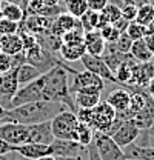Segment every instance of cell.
Returning a JSON list of instances; mask_svg holds the SVG:
<instances>
[{
    "label": "cell",
    "instance_id": "obj_1",
    "mask_svg": "<svg viewBox=\"0 0 154 160\" xmlns=\"http://www.w3.org/2000/svg\"><path fill=\"white\" fill-rule=\"evenodd\" d=\"M63 109H68V106L62 102L37 100V102L25 103V105L16 106L13 109H8V114L2 120V123H6V122H16V123H22V125L43 123V122L53 120Z\"/></svg>",
    "mask_w": 154,
    "mask_h": 160
},
{
    "label": "cell",
    "instance_id": "obj_2",
    "mask_svg": "<svg viewBox=\"0 0 154 160\" xmlns=\"http://www.w3.org/2000/svg\"><path fill=\"white\" fill-rule=\"evenodd\" d=\"M77 119L83 123H88L96 132H103L106 134V131L110 129L111 123L116 119V109L106 103L105 100L100 102L97 106L91 109H77Z\"/></svg>",
    "mask_w": 154,
    "mask_h": 160
},
{
    "label": "cell",
    "instance_id": "obj_3",
    "mask_svg": "<svg viewBox=\"0 0 154 160\" xmlns=\"http://www.w3.org/2000/svg\"><path fill=\"white\" fill-rule=\"evenodd\" d=\"M77 126H79L77 114L69 111V109L60 111L57 116L51 120V128H53L54 139L76 140Z\"/></svg>",
    "mask_w": 154,
    "mask_h": 160
},
{
    "label": "cell",
    "instance_id": "obj_4",
    "mask_svg": "<svg viewBox=\"0 0 154 160\" xmlns=\"http://www.w3.org/2000/svg\"><path fill=\"white\" fill-rule=\"evenodd\" d=\"M94 145L102 160H126L123 149L110 136L94 131Z\"/></svg>",
    "mask_w": 154,
    "mask_h": 160
},
{
    "label": "cell",
    "instance_id": "obj_5",
    "mask_svg": "<svg viewBox=\"0 0 154 160\" xmlns=\"http://www.w3.org/2000/svg\"><path fill=\"white\" fill-rule=\"evenodd\" d=\"M0 139L8 142L9 145L19 146L29 142V126L16 122L0 123Z\"/></svg>",
    "mask_w": 154,
    "mask_h": 160
},
{
    "label": "cell",
    "instance_id": "obj_6",
    "mask_svg": "<svg viewBox=\"0 0 154 160\" xmlns=\"http://www.w3.org/2000/svg\"><path fill=\"white\" fill-rule=\"evenodd\" d=\"M37 100H43V89H42V79L40 77L20 86L16 96L13 97L11 109L16 106H20V105H25V103L37 102Z\"/></svg>",
    "mask_w": 154,
    "mask_h": 160
},
{
    "label": "cell",
    "instance_id": "obj_7",
    "mask_svg": "<svg viewBox=\"0 0 154 160\" xmlns=\"http://www.w3.org/2000/svg\"><path fill=\"white\" fill-rule=\"evenodd\" d=\"M51 154L56 157H82L88 156V146L80 145L76 140L54 139L49 145Z\"/></svg>",
    "mask_w": 154,
    "mask_h": 160
},
{
    "label": "cell",
    "instance_id": "obj_8",
    "mask_svg": "<svg viewBox=\"0 0 154 160\" xmlns=\"http://www.w3.org/2000/svg\"><path fill=\"white\" fill-rule=\"evenodd\" d=\"M20 88L16 69L0 76V105L5 109H11V102Z\"/></svg>",
    "mask_w": 154,
    "mask_h": 160
},
{
    "label": "cell",
    "instance_id": "obj_9",
    "mask_svg": "<svg viewBox=\"0 0 154 160\" xmlns=\"http://www.w3.org/2000/svg\"><path fill=\"white\" fill-rule=\"evenodd\" d=\"M80 63L85 69L91 71L97 74L100 79H103L105 82H110V83H116V76L114 72L110 69V66L105 63V60L102 57H97V56H91V54H85L82 59H80Z\"/></svg>",
    "mask_w": 154,
    "mask_h": 160
},
{
    "label": "cell",
    "instance_id": "obj_10",
    "mask_svg": "<svg viewBox=\"0 0 154 160\" xmlns=\"http://www.w3.org/2000/svg\"><path fill=\"white\" fill-rule=\"evenodd\" d=\"M105 80L100 79L97 74L85 69V71H79L77 74H74V80L73 83L69 85V91L71 94L76 92L79 89H85V88H93V89H97V91H103L105 88Z\"/></svg>",
    "mask_w": 154,
    "mask_h": 160
},
{
    "label": "cell",
    "instance_id": "obj_11",
    "mask_svg": "<svg viewBox=\"0 0 154 160\" xmlns=\"http://www.w3.org/2000/svg\"><path fill=\"white\" fill-rule=\"evenodd\" d=\"M139 136H140V129L133 123V120H125L117 128V131L111 136V139L114 140L120 148H123L130 143H134L136 140L139 139Z\"/></svg>",
    "mask_w": 154,
    "mask_h": 160
},
{
    "label": "cell",
    "instance_id": "obj_12",
    "mask_svg": "<svg viewBox=\"0 0 154 160\" xmlns=\"http://www.w3.org/2000/svg\"><path fill=\"white\" fill-rule=\"evenodd\" d=\"M73 97L77 109H91L102 102V92L93 88H85L73 92Z\"/></svg>",
    "mask_w": 154,
    "mask_h": 160
},
{
    "label": "cell",
    "instance_id": "obj_13",
    "mask_svg": "<svg viewBox=\"0 0 154 160\" xmlns=\"http://www.w3.org/2000/svg\"><path fill=\"white\" fill-rule=\"evenodd\" d=\"M154 77V66L153 62H142V63H136L133 68V74L131 79L128 82V85H136V86H142L146 88L150 80Z\"/></svg>",
    "mask_w": 154,
    "mask_h": 160
},
{
    "label": "cell",
    "instance_id": "obj_14",
    "mask_svg": "<svg viewBox=\"0 0 154 160\" xmlns=\"http://www.w3.org/2000/svg\"><path fill=\"white\" fill-rule=\"evenodd\" d=\"M29 126V142L28 143H42V145H51L54 140L53 128H51V120L36 123V125H28Z\"/></svg>",
    "mask_w": 154,
    "mask_h": 160
},
{
    "label": "cell",
    "instance_id": "obj_15",
    "mask_svg": "<svg viewBox=\"0 0 154 160\" xmlns=\"http://www.w3.org/2000/svg\"><path fill=\"white\" fill-rule=\"evenodd\" d=\"M13 152L19 154L22 159L37 160L43 156L51 154V148H49V145H42V143H23L19 146H14Z\"/></svg>",
    "mask_w": 154,
    "mask_h": 160
},
{
    "label": "cell",
    "instance_id": "obj_16",
    "mask_svg": "<svg viewBox=\"0 0 154 160\" xmlns=\"http://www.w3.org/2000/svg\"><path fill=\"white\" fill-rule=\"evenodd\" d=\"M116 85V83H114ZM117 88H114L113 91L108 92L106 96V103H110L113 108L116 109V112H122V111H126L128 106H130V100H131V92L126 91L125 88L116 85Z\"/></svg>",
    "mask_w": 154,
    "mask_h": 160
},
{
    "label": "cell",
    "instance_id": "obj_17",
    "mask_svg": "<svg viewBox=\"0 0 154 160\" xmlns=\"http://www.w3.org/2000/svg\"><path fill=\"white\" fill-rule=\"evenodd\" d=\"M131 120L136 126L140 129V131H146L154 122V99L151 96H148L146 99V105L143 106L142 111H139L137 114L131 116Z\"/></svg>",
    "mask_w": 154,
    "mask_h": 160
},
{
    "label": "cell",
    "instance_id": "obj_18",
    "mask_svg": "<svg viewBox=\"0 0 154 160\" xmlns=\"http://www.w3.org/2000/svg\"><path fill=\"white\" fill-rule=\"evenodd\" d=\"M77 26H80L79 19L73 17V16H71V14H68V12H63V14L57 16L56 19H53L51 29H49V31H51L54 36L62 37L65 32H68V31L74 29V28H77Z\"/></svg>",
    "mask_w": 154,
    "mask_h": 160
},
{
    "label": "cell",
    "instance_id": "obj_19",
    "mask_svg": "<svg viewBox=\"0 0 154 160\" xmlns=\"http://www.w3.org/2000/svg\"><path fill=\"white\" fill-rule=\"evenodd\" d=\"M83 43H85V48H86V52H88V54L102 57V54H103V51H105L106 42H105L103 37L100 36V31H99V29L85 32V36H83Z\"/></svg>",
    "mask_w": 154,
    "mask_h": 160
},
{
    "label": "cell",
    "instance_id": "obj_20",
    "mask_svg": "<svg viewBox=\"0 0 154 160\" xmlns=\"http://www.w3.org/2000/svg\"><path fill=\"white\" fill-rule=\"evenodd\" d=\"M126 159H142V160H154V146H140L137 143H130L122 148Z\"/></svg>",
    "mask_w": 154,
    "mask_h": 160
},
{
    "label": "cell",
    "instance_id": "obj_21",
    "mask_svg": "<svg viewBox=\"0 0 154 160\" xmlns=\"http://www.w3.org/2000/svg\"><path fill=\"white\" fill-rule=\"evenodd\" d=\"M23 51V43L20 39L19 32L17 34H6V36H0V52L9 54V56H16Z\"/></svg>",
    "mask_w": 154,
    "mask_h": 160
},
{
    "label": "cell",
    "instance_id": "obj_22",
    "mask_svg": "<svg viewBox=\"0 0 154 160\" xmlns=\"http://www.w3.org/2000/svg\"><path fill=\"white\" fill-rule=\"evenodd\" d=\"M86 54V48L85 43H79V45H63L59 49V56L60 59L65 62H80V59Z\"/></svg>",
    "mask_w": 154,
    "mask_h": 160
},
{
    "label": "cell",
    "instance_id": "obj_23",
    "mask_svg": "<svg viewBox=\"0 0 154 160\" xmlns=\"http://www.w3.org/2000/svg\"><path fill=\"white\" fill-rule=\"evenodd\" d=\"M16 74H17L19 85L23 86V85H26V83H29V82H33V80L38 79L43 72L38 69L37 66H34V65L25 62V63H22L20 66L16 68Z\"/></svg>",
    "mask_w": 154,
    "mask_h": 160
},
{
    "label": "cell",
    "instance_id": "obj_24",
    "mask_svg": "<svg viewBox=\"0 0 154 160\" xmlns=\"http://www.w3.org/2000/svg\"><path fill=\"white\" fill-rule=\"evenodd\" d=\"M122 17V8L117 6L114 3H110L100 11V22H99V29L103 28L108 23H114L116 20H119Z\"/></svg>",
    "mask_w": 154,
    "mask_h": 160
},
{
    "label": "cell",
    "instance_id": "obj_25",
    "mask_svg": "<svg viewBox=\"0 0 154 160\" xmlns=\"http://www.w3.org/2000/svg\"><path fill=\"white\" fill-rule=\"evenodd\" d=\"M0 17L8 20H13V22H17L20 23L22 20L25 19V11L20 5L16 3H8V2H3L2 3V11H0Z\"/></svg>",
    "mask_w": 154,
    "mask_h": 160
},
{
    "label": "cell",
    "instance_id": "obj_26",
    "mask_svg": "<svg viewBox=\"0 0 154 160\" xmlns=\"http://www.w3.org/2000/svg\"><path fill=\"white\" fill-rule=\"evenodd\" d=\"M130 54H131L139 63H142V62H150V60H153V56H154L153 52L148 49V46H146V43L143 42V39L134 40V42H133L131 49H130Z\"/></svg>",
    "mask_w": 154,
    "mask_h": 160
},
{
    "label": "cell",
    "instance_id": "obj_27",
    "mask_svg": "<svg viewBox=\"0 0 154 160\" xmlns=\"http://www.w3.org/2000/svg\"><path fill=\"white\" fill-rule=\"evenodd\" d=\"M99 22H100V12H96V11H93V9H88V11L79 19V23H80V26H82V29H83L85 32L99 29Z\"/></svg>",
    "mask_w": 154,
    "mask_h": 160
},
{
    "label": "cell",
    "instance_id": "obj_28",
    "mask_svg": "<svg viewBox=\"0 0 154 160\" xmlns=\"http://www.w3.org/2000/svg\"><path fill=\"white\" fill-rule=\"evenodd\" d=\"M94 140V129L88 125L79 120V126H77V132H76V142H79L83 146H90Z\"/></svg>",
    "mask_w": 154,
    "mask_h": 160
},
{
    "label": "cell",
    "instance_id": "obj_29",
    "mask_svg": "<svg viewBox=\"0 0 154 160\" xmlns=\"http://www.w3.org/2000/svg\"><path fill=\"white\" fill-rule=\"evenodd\" d=\"M153 20H154V6L151 3H143V5L137 6V17H136L137 23H140L143 26H148Z\"/></svg>",
    "mask_w": 154,
    "mask_h": 160
},
{
    "label": "cell",
    "instance_id": "obj_30",
    "mask_svg": "<svg viewBox=\"0 0 154 160\" xmlns=\"http://www.w3.org/2000/svg\"><path fill=\"white\" fill-rule=\"evenodd\" d=\"M65 8L68 14H71L76 19H80L88 11V2L86 0H66Z\"/></svg>",
    "mask_w": 154,
    "mask_h": 160
},
{
    "label": "cell",
    "instance_id": "obj_31",
    "mask_svg": "<svg viewBox=\"0 0 154 160\" xmlns=\"http://www.w3.org/2000/svg\"><path fill=\"white\" fill-rule=\"evenodd\" d=\"M126 34L131 37V40H140L146 36V26L137 23V22H131L126 28Z\"/></svg>",
    "mask_w": 154,
    "mask_h": 160
},
{
    "label": "cell",
    "instance_id": "obj_32",
    "mask_svg": "<svg viewBox=\"0 0 154 160\" xmlns=\"http://www.w3.org/2000/svg\"><path fill=\"white\" fill-rule=\"evenodd\" d=\"M19 29H20V23L0 17V36H6V34H17V32H19Z\"/></svg>",
    "mask_w": 154,
    "mask_h": 160
},
{
    "label": "cell",
    "instance_id": "obj_33",
    "mask_svg": "<svg viewBox=\"0 0 154 160\" xmlns=\"http://www.w3.org/2000/svg\"><path fill=\"white\" fill-rule=\"evenodd\" d=\"M114 45H116V48H117L119 52H122V54H128L130 49H131L133 40H131V37H130L126 32H122V34L119 36V39L114 42Z\"/></svg>",
    "mask_w": 154,
    "mask_h": 160
},
{
    "label": "cell",
    "instance_id": "obj_34",
    "mask_svg": "<svg viewBox=\"0 0 154 160\" xmlns=\"http://www.w3.org/2000/svg\"><path fill=\"white\" fill-rule=\"evenodd\" d=\"M99 31H100V36L103 37V40H105L106 43H114L116 40L119 39V36H120V32L116 29L111 23L105 25V26H103V28H100Z\"/></svg>",
    "mask_w": 154,
    "mask_h": 160
},
{
    "label": "cell",
    "instance_id": "obj_35",
    "mask_svg": "<svg viewBox=\"0 0 154 160\" xmlns=\"http://www.w3.org/2000/svg\"><path fill=\"white\" fill-rule=\"evenodd\" d=\"M13 69H16L14 68V59H13V56L5 54V52H0V76H3V74H6V72H9Z\"/></svg>",
    "mask_w": 154,
    "mask_h": 160
},
{
    "label": "cell",
    "instance_id": "obj_36",
    "mask_svg": "<svg viewBox=\"0 0 154 160\" xmlns=\"http://www.w3.org/2000/svg\"><path fill=\"white\" fill-rule=\"evenodd\" d=\"M137 17V5L136 3H126L122 6V19H125L126 22H136Z\"/></svg>",
    "mask_w": 154,
    "mask_h": 160
},
{
    "label": "cell",
    "instance_id": "obj_37",
    "mask_svg": "<svg viewBox=\"0 0 154 160\" xmlns=\"http://www.w3.org/2000/svg\"><path fill=\"white\" fill-rule=\"evenodd\" d=\"M86 2H88V9H93L96 12H100L108 5V0H86Z\"/></svg>",
    "mask_w": 154,
    "mask_h": 160
},
{
    "label": "cell",
    "instance_id": "obj_38",
    "mask_svg": "<svg viewBox=\"0 0 154 160\" xmlns=\"http://www.w3.org/2000/svg\"><path fill=\"white\" fill-rule=\"evenodd\" d=\"M111 25H113V26H114L116 29H117V31H119V32L122 34V32H126V28H128L130 22H126L125 19H122V17H120V19H119V20H116L114 23H111Z\"/></svg>",
    "mask_w": 154,
    "mask_h": 160
},
{
    "label": "cell",
    "instance_id": "obj_39",
    "mask_svg": "<svg viewBox=\"0 0 154 160\" xmlns=\"http://www.w3.org/2000/svg\"><path fill=\"white\" fill-rule=\"evenodd\" d=\"M13 151H14V145H9L8 142L0 139V156H6V154H9Z\"/></svg>",
    "mask_w": 154,
    "mask_h": 160
},
{
    "label": "cell",
    "instance_id": "obj_40",
    "mask_svg": "<svg viewBox=\"0 0 154 160\" xmlns=\"http://www.w3.org/2000/svg\"><path fill=\"white\" fill-rule=\"evenodd\" d=\"M88 160H102L100 159V156H99V152H97L94 142L88 146Z\"/></svg>",
    "mask_w": 154,
    "mask_h": 160
},
{
    "label": "cell",
    "instance_id": "obj_41",
    "mask_svg": "<svg viewBox=\"0 0 154 160\" xmlns=\"http://www.w3.org/2000/svg\"><path fill=\"white\" fill-rule=\"evenodd\" d=\"M143 42L146 43L148 49H150V51L154 54V34H150V32H148V34L143 37Z\"/></svg>",
    "mask_w": 154,
    "mask_h": 160
},
{
    "label": "cell",
    "instance_id": "obj_42",
    "mask_svg": "<svg viewBox=\"0 0 154 160\" xmlns=\"http://www.w3.org/2000/svg\"><path fill=\"white\" fill-rule=\"evenodd\" d=\"M42 3L45 6H57L62 3V0H42Z\"/></svg>",
    "mask_w": 154,
    "mask_h": 160
},
{
    "label": "cell",
    "instance_id": "obj_43",
    "mask_svg": "<svg viewBox=\"0 0 154 160\" xmlns=\"http://www.w3.org/2000/svg\"><path fill=\"white\" fill-rule=\"evenodd\" d=\"M146 91H148V94L154 99V77L150 80V83H148V86H146Z\"/></svg>",
    "mask_w": 154,
    "mask_h": 160
},
{
    "label": "cell",
    "instance_id": "obj_44",
    "mask_svg": "<svg viewBox=\"0 0 154 160\" xmlns=\"http://www.w3.org/2000/svg\"><path fill=\"white\" fill-rule=\"evenodd\" d=\"M57 160H88V156H82V157H57Z\"/></svg>",
    "mask_w": 154,
    "mask_h": 160
},
{
    "label": "cell",
    "instance_id": "obj_45",
    "mask_svg": "<svg viewBox=\"0 0 154 160\" xmlns=\"http://www.w3.org/2000/svg\"><path fill=\"white\" fill-rule=\"evenodd\" d=\"M6 114H8V109H5V108L0 105V123H2V120L6 117Z\"/></svg>",
    "mask_w": 154,
    "mask_h": 160
},
{
    "label": "cell",
    "instance_id": "obj_46",
    "mask_svg": "<svg viewBox=\"0 0 154 160\" xmlns=\"http://www.w3.org/2000/svg\"><path fill=\"white\" fill-rule=\"evenodd\" d=\"M37 160H57L56 156H53V154H48V156H43V157H40Z\"/></svg>",
    "mask_w": 154,
    "mask_h": 160
},
{
    "label": "cell",
    "instance_id": "obj_47",
    "mask_svg": "<svg viewBox=\"0 0 154 160\" xmlns=\"http://www.w3.org/2000/svg\"><path fill=\"white\" fill-rule=\"evenodd\" d=\"M146 134H148L150 137H154V122H153V125H151V126L146 129Z\"/></svg>",
    "mask_w": 154,
    "mask_h": 160
},
{
    "label": "cell",
    "instance_id": "obj_48",
    "mask_svg": "<svg viewBox=\"0 0 154 160\" xmlns=\"http://www.w3.org/2000/svg\"><path fill=\"white\" fill-rule=\"evenodd\" d=\"M5 2H8V3H16V5H20V6H22V0H5Z\"/></svg>",
    "mask_w": 154,
    "mask_h": 160
},
{
    "label": "cell",
    "instance_id": "obj_49",
    "mask_svg": "<svg viewBox=\"0 0 154 160\" xmlns=\"http://www.w3.org/2000/svg\"><path fill=\"white\" fill-rule=\"evenodd\" d=\"M29 0H22V8H25L26 6V3H28Z\"/></svg>",
    "mask_w": 154,
    "mask_h": 160
},
{
    "label": "cell",
    "instance_id": "obj_50",
    "mask_svg": "<svg viewBox=\"0 0 154 160\" xmlns=\"http://www.w3.org/2000/svg\"><path fill=\"white\" fill-rule=\"evenodd\" d=\"M146 3H151V5L154 6V0H146Z\"/></svg>",
    "mask_w": 154,
    "mask_h": 160
},
{
    "label": "cell",
    "instance_id": "obj_51",
    "mask_svg": "<svg viewBox=\"0 0 154 160\" xmlns=\"http://www.w3.org/2000/svg\"><path fill=\"white\" fill-rule=\"evenodd\" d=\"M126 160H142V159H126Z\"/></svg>",
    "mask_w": 154,
    "mask_h": 160
},
{
    "label": "cell",
    "instance_id": "obj_52",
    "mask_svg": "<svg viewBox=\"0 0 154 160\" xmlns=\"http://www.w3.org/2000/svg\"><path fill=\"white\" fill-rule=\"evenodd\" d=\"M2 3H3V2H0V11H2Z\"/></svg>",
    "mask_w": 154,
    "mask_h": 160
},
{
    "label": "cell",
    "instance_id": "obj_53",
    "mask_svg": "<svg viewBox=\"0 0 154 160\" xmlns=\"http://www.w3.org/2000/svg\"><path fill=\"white\" fill-rule=\"evenodd\" d=\"M151 62H153V66H154V56H153V60H151Z\"/></svg>",
    "mask_w": 154,
    "mask_h": 160
},
{
    "label": "cell",
    "instance_id": "obj_54",
    "mask_svg": "<svg viewBox=\"0 0 154 160\" xmlns=\"http://www.w3.org/2000/svg\"><path fill=\"white\" fill-rule=\"evenodd\" d=\"M62 2H63V3H65V2H66V0H62Z\"/></svg>",
    "mask_w": 154,
    "mask_h": 160
},
{
    "label": "cell",
    "instance_id": "obj_55",
    "mask_svg": "<svg viewBox=\"0 0 154 160\" xmlns=\"http://www.w3.org/2000/svg\"><path fill=\"white\" fill-rule=\"evenodd\" d=\"M0 2H5V0H0Z\"/></svg>",
    "mask_w": 154,
    "mask_h": 160
}]
</instances>
